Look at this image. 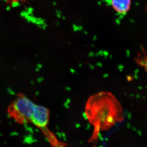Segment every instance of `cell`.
Returning a JSON list of instances; mask_svg holds the SVG:
<instances>
[{"mask_svg":"<svg viewBox=\"0 0 147 147\" xmlns=\"http://www.w3.org/2000/svg\"><path fill=\"white\" fill-rule=\"evenodd\" d=\"M90 123L98 128L105 129L123 119L120 102L108 92H100L92 96L85 108Z\"/></svg>","mask_w":147,"mask_h":147,"instance_id":"cell-1","label":"cell"},{"mask_svg":"<svg viewBox=\"0 0 147 147\" xmlns=\"http://www.w3.org/2000/svg\"><path fill=\"white\" fill-rule=\"evenodd\" d=\"M36 105L26 95L20 93L9 104L7 113L10 117L18 123L31 122Z\"/></svg>","mask_w":147,"mask_h":147,"instance_id":"cell-2","label":"cell"},{"mask_svg":"<svg viewBox=\"0 0 147 147\" xmlns=\"http://www.w3.org/2000/svg\"><path fill=\"white\" fill-rule=\"evenodd\" d=\"M50 115V111L48 108L36 104L31 122L39 128H45L49 123Z\"/></svg>","mask_w":147,"mask_h":147,"instance_id":"cell-3","label":"cell"},{"mask_svg":"<svg viewBox=\"0 0 147 147\" xmlns=\"http://www.w3.org/2000/svg\"><path fill=\"white\" fill-rule=\"evenodd\" d=\"M131 0H111L112 7L117 13L126 14L131 7Z\"/></svg>","mask_w":147,"mask_h":147,"instance_id":"cell-4","label":"cell"},{"mask_svg":"<svg viewBox=\"0 0 147 147\" xmlns=\"http://www.w3.org/2000/svg\"><path fill=\"white\" fill-rule=\"evenodd\" d=\"M10 1L12 2H16L18 1L19 0H9Z\"/></svg>","mask_w":147,"mask_h":147,"instance_id":"cell-5","label":"cell"}]
</instances>
